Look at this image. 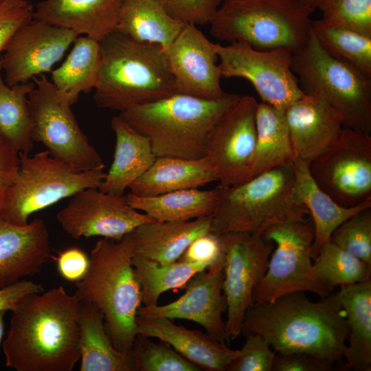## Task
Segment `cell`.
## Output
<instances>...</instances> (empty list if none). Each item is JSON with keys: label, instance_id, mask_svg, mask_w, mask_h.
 <instances>
[{"label": "cell", "instance_id": "obj_1", "mask_svg": "<svg viewBox=\"0 0 371 371\" xmlns=\"http://www.w3.org/2000/svg\"><path fill=\"white\" fill-rule=\"evenodd\" d=\"M3 342L16 371H71L80 359V301L58 286L22 297Z\"/></svg>", "mask_w": 371, "mask_h": 371}, {"label": "cell", "instance_id": "obj_2", "mask_svg": "<svg viewBox=\"0 0 371 371\" xmlns=\"http://www.w3.org/2000/svg\"><path fill=\"white\" fill-rule=\"evenodd\" d=\"M252 334L262 337L276 352H304L337 362L344 356L348 328L337 292L318 302L295 292L251 305L240 335Z\"/></svg>", "mask_w": 371, "mask_h": 371}, {"label": "cell", "instance_id": "obj_3", "mask_svg": "<svg viewBox=\"0 0 371 371\" xmlns=\"http://www.w3.org/2000/svg\"><path fill=\"white\" fill-rule=\"evenodd\" d=\"M93 99L98 108L124 112L177 93L162 47L115 30L100 41Z\"/></svg>", "mask_w": 371, "mask_h": 371}, {"label": "cell", "instance_id": "obj_4", "mask_svg": "<svg viewBox=\"0 0 371 371\" xmlns=\"http://www.w3.org/2000/svg\"><path fill=\"white\" fill-rule=\"evenodd\" d=\"M133 247L132 232L119 240L100 238L91 251L88 270L76 282L75 293L80 302L102 312L112 344L122 352L131 350L142 303L132 262Z\"/></svg>", "mask_w": 371, "mask_h": 371}, {"label": "cell", "instance_id": "obj_5", "mask_svg": "<svg viewBox=\"0 0 371 371\" xmlns=\"http://www.w3.org/2000/svg\"><path fill=\"white\" fill-rule=\"evenodd\" d=\"M240 97L227 93L205 100L176 93L120 115L148 138L156 157L199 159L205 156L211 130Z\"/></svg>", "mask_w": 371, "mask_h": 371}, {"label": "cell", "instance_id": "obj_6", "mask_svg": "<svg viewBox=\"0 0 371 371\" xmlns=\"http://www.w3.org/2000/svg\"><path fill=\"white\" fill-rule=\"evenodd\" d=\"M293 165L267 170L240 184L217 187L211 232L261 235L283 223L304 221L307 209L295 198Z\"/></svg>", "mask_w": 371, "mask_h": 371}, {"label": "cell", "instance_id": "obj_7", "mask_svg": "<svg viewBox=\"0 0 371 371\" xmlns=\"http://www.w3.org/2000/svg\"><path fill=\"white\" fill-rule=\"evenodd\" d=\"M314 11L299 0H223L210 33L229 43L244 42L259 50L286 47L293 54L309 38Z\"/></svg>", "mask_w": 371, "mask_h": 371}, {"label": "cell", "instance_id": "obj_8", "mask_svg": "<svg viewBox=\"0 0 371 371\" xmlns=\"http://www.w3.org/2000/svg\"><path fill=\"white\" fill-rule=\"evenodd\" d=\"M291 69L303 92L324 98L344 127L370 134L371 78L327 54L312 30L304 47L292 54Z\"/></svg>", "mask_w": 371, "mask_h": 371}, {"label": "cell", "instance_id": "obj_9", "mask_svg": "<svg viewBox=\"0 0 371 371\" xmlns=\"http://www.w3.org/2000/svg\"><path fill=\"white\" fill-rule=\"evenodd\" d=\"M19 172L8 188L0 216L19 225L36 212L87 188H98L103 170H80L43 150L30 156L19 152Z\"/></svg>", "mask_w": 371, "mask_h": 371}, {"label": "cell", "instance_id": "obj_10", "mask_svg": "<svg viewBox=\"0 0 371 371\" xmlns=\"http://www.w3.org/2000/svg\"><path fill=\"white\" fill-rule=\"evenodd\" d=\"M262 235L273 242L274 249L264 276L253 291V304L271 302L295 292L309 291L322 298L333 291L313 268L314 227L311 218L273 225Z\"/></svg>", "mask_w": 371, "mask_h": 371}, {"label": "cell", "instance_id": "obj_11", "mask_svg": "<svg viewBox=\"0 0 371 371\" xmlns=\"http://www.w3.org/2000/svg\"><path fill=\"white\" fill-rule=\"evenodd\" d=\"M27 96L32 139L49 154L80 170H103L105 165L80 128L69 99L43 74L32 78Z\"/></svg>", "mask_w": 371, "mask_h": 371}, {"label": "cell", "instance_id": "obj_12", "mask_svg": "<svg viewBox=\"0 0 371 371\" xmlns=\"http://www.w3.org/2000/svg\"><path fill=\"white\" fill-rule=\"evenodd\" d=\"M222 77H238L254 86L262 102L284 110L304 93L291 69L292 51L286 47L259 50L244 42L214 43Z\"/></svg>", "mask_w": 371, "mask_h": 371}, {"label": "cell", "instance_id": "obj_13", "mask_svg": "<svg viewBox=\"0 0 371 371\" xmlns=\"http://www.w3.org/2000/svg\"><path fill=\"white\" fill-rule=\"evenodd\" d=\"M316 184L346 207L371 199V136L344 127L335 141L309 164Z\"/></svg>", "mask_w": 371, "mask_h": 371}, {"label": "cell", "instance_id": "obj_14", "mask_svg": "<svg viewBox=\"0 0 371 371\" xmlns=\"http://www.w3.org/2000/svg\"><path fill=\"white\" fill-rule=\"evenodd\" d=\"M224 256L223 291L227 317L225 322L229 342L240 335L253 291L264 276L273 249V243L262 234L229 232L220 235Z\"/></svg>", "mask_w": 371, "mask_h": 371}, {"label": "cell", "instance_id": "obj_15", "mask_svg": "<svg viewBox=\"0 0 371 371\" xmlns=\"http://www.w3.org/2000/svg\"><path fill=\"white\" fill-rule=\"evenodd\" d=\"M258 104L254 97L241 95L207 137L204 157L221 186H236L248 179L256 143Z\"/></svg>", "mask_w": 371, "mask_h": 371}, {"label": "cell", "instance_id": "obj_16", "mask_svg": "<svg viewBox=\"0 0 371 371\" xmlns=\"http://www.w3.org/2000/svg\"><path fill=\"white\" fill-rule=\"evenodd\" d=\"M62 228L73 238L102 236L119 240L140 225L155 220L133 208L126 196L98 188L82 190L56 214Z\"/></svg>", "mask_w": 371, "mask_h": 371}, {"label": "cell", "instance_id": "obj_17", "mask_svg": "<svg viewBox=\"0 0 371 371\" xmlns=\"http://www.w3.org/2000/svg\"><path fill=\"white\" fill-rule=\"evenodd\" d=\"M78 36L43 21L24 24L13 34L1 57L5 82L12 87L51 72Z\"/></svg>", "mask_w": 371, "mask_h": 371}, {"label": "cell", "instance_id": "obj_18", "mask_svg": "<svg viewBox=\"0 0 371 371\" xmlns=\"http://www.w3.org/2000/svg\"><path fill=\"white\" fill-rule=\"evenodd\" d=\"M177 93L205 100L225 96L214 43L192 24H185L164 50Z\"/></svg>", "mask_w": 371, "mask_h": 371}, {"label": "cell", "instance_id": "obj_19", "mask_svg": "<svg viewBox=\"0 0 371 371\" xmlns=\"http://www.w3.org/2000/svg\"><path fill=\"white\" fill-rule=\"evenodd\" d=\"M224 263L225 256L207 268V271L196 273L183 287L185 293L177 300L162 306H140L137 317L193 321L218 341L225 344L227 339L222 319V313L227 308L222 293Z\"/></svg>", "mask_w": 371, "mask_h": 371}, {"label": "cell", "instance_id": "obj_20", "mask_svg": "<svg viewBox=\"0 0 371 371\" xmlns=\"http://www.w3.org/2000/svg\"><path fill=\"white\" fill-rule=\"evenodd\" d=\"M284 114L296 157L308 164L331 146L344 127L340 115L315 93H304Z\"/></svg>", "mask_w": 371, "mask_h": 371}, {"label": "cell", "instance_id": "obj_21", "mask_svg": "<svg viewBox=\"0 0 371 371\" xmlns=\"http://www.w3.org/2000/svg\"><path fill=\"white\" fill-rule=\"evenodd\" d=\"M49 256V234L43 220L19 225L0 216V289L38 273Z\"/></svg>", "mask_w": 371, "mask_h": 371}, {"label": "cell", "instance_id": "obj_22", "mask_svg": "<svg viewBox=\"0 0 371 371\" xmlns=\"http://www.w3.org/2000/svg\"><path fill=\"white\" fill-rule=\"evenodd\" d=\"M136 323L137 333L166 342L201 370L226 371L239 353L207 333L176 325L168 318L137 317Z\"/></svg>", "mask_w": 371, "mask_h": 371}, {"label": "cell", "instance_id": "obj_23", "mask_svg": "<svg viewBox=\"0 0 371 371\" xmlns=\"http://www.w3.org/2000/svg\"><path fill=\"white\" fill-rule=\"evenodd\" d=\"M124 0H44L33 18L100 41L116 30Z\"/></svg>", "mask_w": 371, "mask_h": 371}, {"label": "cell", "instance_id": "obj_24", "mask_svg": "<svg viewBox=\"0 0 371 371\" xmlns=\"http://www.w3.org/2000/svg\"><path fill=\"white\" fill-rule=\"evenodd\" d=\"M293 165L294 196L307 209L314 227L311 255L315 259L323 245L330 240L334 230L355 214L371 207V199L354 207H343L316 184L308 164L296 158Z\"/></svg>", "mask_w": 371, "mask_h": 371}, {"label": "cell", "instance_id": "obj_25", "mask_svg": "<svg viewBox=\"0 0 371 371\" xmlns=\"http://www.w3.org/2000/svg\"><path fill=\"white\" fill-rule=\"evenodd\" d=\"M211 215L186 221H151L133 232V256L160 263L177 261L197 237L211 232Z\"/></svg>", "mask_w": 371, "mask_h": 371}, {"label": "cell", "instance_id": "obj_26", "mask_svg": "<svg viewBox=\"0 0 371 371\" xmlns=\"http://www.w3.org/2000/svg\"><path fill=\"white\" fill-rule=\"evenodd\" d=\"M116 142L111 166L98 188L124 195L126 188L154 163L156 156L148 137L134 129L120 115L111 119Z\"/></svg>", "mask_w": 371, "mask_h": 371}, {"label": "cell", "instance_id": "obj_27", "mask_svg": "<svg viewBox=\"0 0 371 371\" xmlns=\"http://www.w3.org/2000/svg\"><path fill=\"white\" fill-rule=\"evenodd\" d=\"M216 174L205 157H157L153 165L129 186L131 193L153 196L174 191L198 188L216 181Z\"/></svg>", "mask_w": 371, "mask_h": 371}, {"label": "cell", "instance_id": "obj_28", "mask_svg": "<svg viewBox=\"0 0 371 371\" xmlns=\"http://www.w3.org/2000/svg\"><path fill=\"white\" fill-rule=\"evenodd\" d=\"M348 328L343 358L346 368L371 370V278L344 286L337 292Z\"/></svg>", "mask_w": 371, "mask_h": 371}, {"label": "cell", "instance_id": "obj_29", "mask_svg": "<svg viewBox=\"0 0 371 371\" xmlns=\"http://www.w3.org/2000/svg\"><path fill=\"white\" fill-rule=\"evenodd\" d=\"M80 371H137L130 352L117 350L106 331L104 315L80 302Z\"/></svg>", "mask_w": 371, "mask_h": 371}, {"label": "cell", "instance_id": "obj_30", "mask_svg": "<svg viewBox=\"0 0 371 371\" xmlns=\"http://www.w3.org/2000/svg\"><path fill=\"white\" fill-rule=\"evenodd\" d=\"M256 128V148L247 180L276 167L292 165L297 158L284 110L258 102Z\"/></svg>", "mask_w": 371, "mask_h": 371}, {"label": "cell", "instance_id": "obj_31", "mask_svg": "<svg viewBox=\"0 0 371 371\" xmlns=\"http://www.w3.org/2000/svg\"><path fill=\"white\" fill-rule=\"evenodd\" d=\"M184 25L172 18L159 0H124L116 30L165 50Z\"/></svg>", "mask_w": 371, "mask_h": 371}, {"label": "cell", "instance_id": "obj_32", "mask_svg": "<svg viewBox=\"0 0 371 371\" xmlns=\"http://www.w3.org/2000/svg\"><path fill=\"white\" fill-rule=\"evenodd\" d=\"M218 190L191 188L153 196H140L129 192L128 204L157 221H186L211 215Z\"/></svg>", "mask_w": 371, "mask_h": 371}, {"label": "cell", "instance_id": "obj_33", "mask_svg": "<svg viewBox=\"0 0 371 371\" xmlns=\"http://www.w3.org/2000/svg\"><path fill=\"white\" fill-rule=\"evenodd\" d=\"M63 64L52 73V82L71 105L81 93L94 89L100 63L99 41L87 36H78Z\"/></svg>", "mask_w": 371, "mask_h": 371}, {"label": "cell", "instance_id": "obj_34", "mask_svg": "<svg viewBox=\"0 0 371 371\" xmlns=\"http://www.w3.org/2000/svg\"><path fill=\"white\" fill-rule=\"evenodd\" d=\"M132 262L146 306L158 304L160 295L171 289L183 288L196 273L209 268L205 262H188L181 260L160 263L133 256Z\"/></svg>", "mask_w": 371, "mask_h": 371}, {"label": "cell", "instance_id": "obj_35", "mask_svg": "<svg viewBox=\"0 0 371 371\" xmlns=\"http://www.w3.org/2000/svg\"><path fill=\"white\" fill-rule=\"evenodd\" d=\"M0 57V131L19 151L32 150V122L27 96L34 84L26 82L9 86L2 77Z\"/></svg>", "mask_w": 371, "mask_h": 371}, {"label": "cell", "instance_id": "obj_36", "mask_svg": "<svg viewBox=\"0 0 371 371\" xmlns=\"http://www.w3.org/2000/svg\"><path fill=\"white\" fill-rule=\"evenodd\" d=\"M311 30L321 47L371 78V36L313 20Z\"/></svg>", "mask_w": 371, "mask_h": 371}, {"label": "cell", "instance_id": "obj_37", "mask_svg": "<svg viewBox=\"0 0 371 371\" xmlns=\"http://www.w3.org/2000/svg\"><path fill=\"white\" fill-rule=\"evenodd\" d=\"M316 276L331 290L370 279L371 266L330 240L314 259Z\"/></svg>", "mask_w": 371, "mask_h": 371}, {"label": "cell", "instance_id": "obj_38", "mask_svg": "<svg viewBox=\"0 0 371 371\" xmlns=\"http://www.w3.org/2000/svg\"><path fill=\"white\" fill-rule=\"evenodd\" d=\"M137 371H200L166 342L137 333L131 350Z\"/></svg>", "mask_w": 371, "mask_h": 371}, {"label": "cell", "instance_id": "obj_39", "mask_svg": "<svg viewBox=\"0 0 371 371\" xmlns=\"http://www.w3.org/2000/svg\"><path fill=\"white\" fill-rule=\"evenodd\" d=\"M316 8L327 24L371 36V0H319Z\"/></svg>", "mask_w": 371, "mask_h": 371}, {"label": "cell", "instance_id": "obj_40", "mask_svg": "<svg viewBox=\"0 0 371 371\" xmlns=\"http://www.w3.org/2000/svg\"><path fill=\"white\" fill-rule=\"evenodd\" d=\"M330 241L371 266V207L342 223L334 230Z\"/></svg>", "mask_w": 371, "mask_h": 371}, {"label": "cell", "instance_id": "obj_41", "mask_svg": "<svg viewBox=\"0 0 371 371\" xmlns=\"http://www.w3.org/2000/svg\"><path fill=\"white\" fill-rule=\"evenodd\" d=\"M226 371H272L276 352L262 337L252 334Z\"/></svg>", "mask_w": 371, "mask_h": 371}, {"label": "cell", "instance_id": "obj_42", "mask_svg": "<svg viewBox=\"0 0 371 371\" xmlns=\"http://www.w3.org/2000/svg\"><path fill=\"white\" fill-rule=\"evenodd\" d=\"M168 14L184 24L210 23L223 0H159Z\"/></svg>", "mask_w": 371, "mask_h": 371}, {"label": "cell", "instance_id": "obj_43", "mask_svg": "<svg viewBox=\"0 0 371 371\" xmlns=\"http://www.w3.org/2000/svg\"><path fill=\"white\" fill-rule=\"evenodd\" d=\"M33 7L24 0L0 2V53L4 52L15 32L33 18Z\"/></svg>", "mask_w": 371, "mask_h": 371}, {"label": "cell", "instance_id": "obj_44", "mask_svg": "<svg viewBox=\"0 0 371 371\" xmlns=\"http://www.w3.org/2000/svg\"><path fill=\"white\" fill-rule=\"evenodd\" d=\"M223 256L221 236L209 232L194 239L179 260L188 262H205L210 267Z\"/></svg>", "mask_w": 371, "mask_h": 371}, {"label": "cell", "instance_id": "obj_45", "mask_svg": "<svg viewBox=\"0 0 371 371\" xmlns=\"http://www.w3.org/2000/svg\"><path fill=\"white\" fill-rule=\"evenodd\" d=\"M336 363L304 352H276L272 371H331Z\"/></svg>", "mask_w": 371, "mask_h": 371}, {"label": "cell", "instance_id": "obj_46", "mask_svg": "<svg viewBox=\"0 0 371 371\" xmlns=\"http://www.w3.org/2000/svg\"><path fill=\"white\" fill-rule=\"evenodd\" d=\"M19 152L0 131V214L5 192L19 169Z\"/></svg>", "mask_w": 371, "mask_h": 371}, {"label": "cell", "instance_id": "obj_47", "mask_svg": "<svg viewBox=\"0 0 371 371\" xmlns=\"http://www.w3.org/2000/svg\"><path fill=\"white\" fill-rule=\"evenodd\" d=\"M56 260L61 276L74 282H78L85 277L89 263V258L77 247L69 248L60 252Z\"/></svg>", "mask_w": 371, "mask_h": 371}, {"label": "cell", "instance_id": "obj_48", "mask_svg": "<svg viewBox=\"0 0 371 371\" xmlns=\"http://www.w3.org/2000/svg\"><path fill=\"white\" fill-rule=\"evenodd\" d=\"M44 291L41 284L22 280L14 284L0 289V311H11L16 303L24 295Z\"/></svg>", "mask_w": 371, "mask_h": 371}, {"label": "cell", "instance_id": "obj_49", "mask_svg": "<svg viewBox=\"0 0 371 371\" xmlns=\"http://www.w3.org/2000/svg\"><path fill=\"white\" fill-rule=\"evenodd\" d=\"M7 311H0V344L1 343V340L3 336V332H4V322L3 318L5 313Z\"/></svg>", "mask_w": 371, "mask_h": 371}, {"label": "cell", "instance_id": "obj_50", "mask_svg": "<svg viewBox=\"0 0 371 371\" xmlns=\"http://www.w3.org/2000/svg\"><path fill=\"white\" fill-rule=\"evenodd\" d=\"M306 6L315 10L316 4L319 0H299Z\"/></svg>", "mask_w": 371, "mask_h": 371}, {"label": "cell", "instance_id": "obj_51", "mask_svg": "<svg viewBox=\"0 0 371 371\" xmlns=\"http://www.w3.org/2000/svg\"><path fill=\"white\" fill-rule=\"evenodd\" d=\"M3 1H4V0H0V2Z\"/></svg>", "mask_w": 371, "mask_h": 371}]
</instances>
